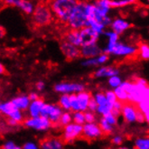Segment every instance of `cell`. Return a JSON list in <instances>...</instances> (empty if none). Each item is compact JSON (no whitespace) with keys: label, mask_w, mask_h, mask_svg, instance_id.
Masks as SVG:
<instances>
[{"label":"cell","mask_w":149,"mask_h":149,"mask_svg":"<svg viewBox=\"0 0 149 149\" xmlns=\"http://www.w3.org/2000/svg\"><path fill=\"white\" fill-rule=\"evenodd\" d=\"M120 86L127 93V101L137 104L143 100L149 99V88L146 80L138 78L134 81L121 82Z\"/></svg>","instance_id":"1"},{"label":"cell","mask_w":149,"mask_h":149,"mask_svg":"<svg viewBox=\"0 0 149 149\" xmlns=\"http://www.w3.org/2000/svg\"><path fill=\"white\" fill-rule=\"evenodd\" d=\"M79 0H51L49 7L57 21L62 24H67Z\"/></svg>","instance_id":"2"},{"label":"cell","mask_w":149,"mask_h":149,"mask_svg":"<svg viewBox=\"0 0 149 149\" xmlns=\"http://www.w3.org/2000/svg\"><path fill=\"white\" fill-rule=\"evenodd\" d=\"M86 5L87 2L79 0L74 11L69 17L68 22L66 24L70 29L80 30L81 28L87 25L88 14L86 10Z\"/></svg>","instance_id":"3"},{"label":"cell","mask_w":149,"mask_h":149,"mask_svg":"<svg viewBox=\"0 0 149 149\" xmlns=\"http://www.w3.org/2000/svg\"><path fill=\"white\" fill-rule=\"evenodd\" d=\"M52 20H54V15L49 5L45 3H39L33 8L32 13V22L36 27L47 26L52 22Z\"/></svg>","instance_id":"4"},{"label":"cell","mask_w":149,"mask_h":149,"mask_svg":"<svg viewBox=\"0 0 149 149\" xmlns=\"http://www.w3.org/2000/svg\"><path fill=\"white\" fill-rule=\"evenodd\" d=\"M62 113H63L62 108L58 106V105H54V104L45 103L41 109V115L48 118L52 125L58 124Z\"/></svg>","instance_id":"5"},{"label":"cell","mask_w":149,"mask_h":149,"mask_svg":"<svg viewBox=\"0 0 149 149\" xmlns=\"http://www.w3.org/2000/svg\"><path fill=\"white\" fill-rule=\"evenodd\" d=\"M82 135V125H79L76 123L68 125L63 127V140L64 143H72L75 139L81 137Z\"/></svg>","instance_id":"6"},{"label":"cell","mask_w":149,"mask_h":149,"mask_svg":"<svg viewBox=\"0 0 149 149\" xmlns=\"http://www.w3.org/2000/svg\"><path fill=\"white\" fill-rule=\"evenodd\" d=\"M24 125L27 127L33 128L36 130H42V131L47 130L52 126V122L49 120V118L42 115L36 117V118L31 117L30 118L26 119L24 122Z\"/></svg>","instance_id":"7"},{"label":"cell","mask_w":149,"mask_h":149,"mask_svg":"<svg viewBox=\"0 0 149 149\" xmlns=\"http://www.w3.org/2000/svg\"><path fill=\"white\" fill-rule=\"evenodd\" d=\"M81 38V47L96 43L99 40L100 34L93 30L90 26H84L79 30Z\"/></svg>","instance_id":"8"},{"label":"cell","mask_w":149,"mask_h":149,"mask_svg":"<svg viewBox=\"0 0 149 149\" xmlns=\"http://www.w3.org/2000/svg\"><path fill=\"white\" fill-rule=\"evenodd\" d=\"M109 54L117 56L133 57L137 54V49L132 45H127L118 41L110 49Z\"/></svg>","instance_id":"9"},{"label":"cell","mask_w":149,"mask_h":149,"mask_svg":"<svg viewBox=\"0 0 149 149\" xmlns=\"http://www.w3.org/2000/svg\"><path fill=\"white\" fill-rule=\"evenodd\" d=\"M60 48L67 60H75L81 57V49L65 40L61 41Z\"/></svg>","instance_id":"10"},{"label":"cell","mask_w":149,"mask_h":149,"mask_svg":"<svg viewBox=\"0 0 149 149\" xmlns=\"http://www.w3.org/2000/svg\"><path fill=\"white\" fill-rule=\"evenodd\" d=\"M81 136L86 139H97L103 136V132L100 125L92 122V123H86L84 126H82Z\"/></svg>","instance_id":"11"},{"label":"cell","mask_w":149,"mask_h":149,"mask_svg":"<svg viewBox=\"0 0 149 149\" xmlns=\"http://www.w3.org/2000/svg\"><path fill=\"white\" fill-rule=\"evenodd\" d=\"M136 111H137L136 104L131 103L129 101L123 102V105H122V108H121V114L123 115L124 119L127 123L136 122Z\"/></svg>","instance_id":"12"},{"label":"cell","mask_w":149,"mask_h":149,"mask_svg":"<svg viewBox=\"0 0 149 149\" xmlns=\"http://www.w3.org/2000/svg\"><path fill=\"white\" fill-rule=\"evenodd\" d=\"M54 91L63 94H72L84 91V86L79 83H58L54 86Z\"/></svg>","instance_id":"13"},{"label":"cell","mask_w":149,"mask_h":149,"mask_svg":"<svg viewBox=\"0 0 149 149\" xmlns=\"http://www.w3.org/2000/svg\"><path fill=\"white\" fill-rule=\"evenodd\" d=\"M5 3L11 6H16L26 15H32L33 11V5L29 0H5Z\"/></svg>","instance_id":"14"},{"label":"cell","mask_w":149,"mask_h":149,"mask_svg":"<svg viewBox=\"0 0 149 149\" xmlns=\"http://www.w3.org/2000/svg\"><path fill=\"white\" fill-rule=\"evenodd\" d=\"M100 54H101V49L97 45V42L81 47V56H82L85 59L96 57Z\"/></svg>","instance_id":"15"},{"label":"cell","mask_w":149,"mask_h":149,"mask_svg":"<svg viewBox=\"0 0 149 149\" xmlns=\"http://www.w3.org/2000/svg\"><path fill=\"white\" fill-rule=\"evenodd\" d=\"M64 142L58 137H48L41 142V148L43 149H61L63 147Z\"/></svg>","instance_id":"16"},{"label":"cell","mask_w":149,"mask_h":149,"mask_svg":"<svg viewBox=\"0 0 149 149\" xmlns=\"http://www.w3.org/2000/svg\"><path fill=\"white\" fill-rule=\"evenodd\" d=\"M110 25H111L112 31L117 33L118 36L121 33H123L125 31H127V29L131 27V24L127 21L122 18H117L115 20L111 21Z\"/></svg>","instance_id":"17"},{"label":"cell","mask_w":149,"mask_h":149,"mask_svg":"<svg viewBox=\"0 0 149 149\" xmlns=\"http://www.w3.org/2000/svg\"><path fill=\"white\" fill-rule=\"evenodd\" d=\"M63 40L72 43V45L78 47H81V38H80V32H79V30H74V29L68 30L67 32H65Z\"/></svg>","instance_id":"18"},{"label":"cell","mask_w":149,"mask_h":149,"mask_svg":"<svg viewBox=\"0 0 149 149\" xmlns=\"http://www.w3.org/2000/svg\"><path fill=\"white\" fill-rule=\"evenodd\" d=\"M76 97H77V100L79 102V106H80V110L86 111L87 107H88V103H89L90 100L91 99V93L81 91L80 92H77Z\"/></svg>","instance_id":"19"},{"label":"cell","mask_w":149,"mask_h":149,"mask_svg":"<svg viewBox=\"0 0 149 149\" xmlns=\"http://www.w3.org/2000/svg\"><path fill=\"white\" fill-rule=\"evenodd\" d=\"M45 104V101L41 99H37L33 101H31L29 104V114H30V117L32 118H36L41 115V109L42 107Z\"/></svg>","instance_id":"20"},{"label":"cell","mask_w":149,"mask_h":149,"mask_svg":"<svg viewBox=\"0 0 149 149\" xmlns=\"http://www.w3.org/2000/svg\"><path fill=\"white\" fill-rule=\"evenodd\" d=\"M111 8H122L136 4L138 0H105Z\"/></svg>","instance_id":"21"},{"label":"cell","mask_w":149,"mask_h":149,"mask_svg":"<svg viewBox=\"0 0 149 149\" xmlns=\"http://www.w3.org/2000/svg\"><path fill=\"white\" fill-rule=\"evenodd\" d=\"M15 106L20 109V110H25L27 109L30 104V100L27 96H20V97H16L12 100Z\"/></svg>","instance_id":"22"},{"label":"cell","mask_w":149,"mask_h":149,"mask_svg":"<svg viewBox=\"0 0 149 149\" xmlns=\"http://www.w3.org/2000/svg\"><path fill=\"white\" fill-rule=\"evenodd\" d=\"M118 70L114 69L111 67H101L95 72V77L101 78V77H110L112 75H118Z\"/></svg>","instance_id":"23"},{"label":"cell","mask_w":149,"mask_h":149,"mask_svg":"<svg viewBox=\"0 0 149 149\" xmlns=\"http://www.w3.org/2000/svg\"><path fill=\"white\" fill-rule=\"evenodd\" d=\"M86 26H90V27H91L93 30H95L100 34L103 33L105 28H106V26H105L103 24H101L100 22H99L98 20H96L94 17H89V18H88Z\"/></svg>","instance_id":"24"},{"label":"cell","mask_w":149,"mask_h":149,"mask_svg":"<svg viewBox=\"0 0 149 149\" xmlns=\"http://www.w3.org/2000/svg\"><path fill=\"white\" fill-rule=\"evenodd\" d=\"M136 106H137L138 109L145 115L146 121L148 122V120H149V99L143 100L142 101L137 103Z\"/></svg>","instance_id":"25"},{"label":"cell","mask_w":149,"mask_h":149,"mask_svg":"<svg viewBox=\"0 0 149 149\" xmlns=\"http://www.w3.org/2000/svg\"><path fill=\"white\" fill-rule=\"evenodd\" d=\"M15 109H17L12 101L6 102L3 104H0V112L3 113L4 115L8 116L11 112H13Z\"/></svg>","instance_id":"26"},{"label":"cell","mask_w":149,"mask_h":149,"mask_svg":"<svg viewBox=\"0 0 149 149\" xmlns=\"http://www.w3.org/2000/svg\"><path fill=\"white\" fill-rule=\"evenodd\" d=\"M100 127L102 130L103 132V135L105 136H108V135H110L113 131V126L110 125L109 122L105 119L104 118H102L100 119Z\"/></svg>","instance_id":"27"},{"label":"cell","mask_w":149,"mask_h":149,"mask_svg":"<svg viewBox=\"0 0 149 149\" xmlns=\"http://www.w3.org/2000/svg\"><path fill=\"white\" fill-rule=\"evenodd\" d=\"M114 93L116 94V96H117V99L118 100H120V101H122V102H126V101H127V91L122 88L120 85L119 86H118L117 88H114Z\"/></svg>","instance_id":"28"},{"label":"cell","mask_w":149,"mask_h":149,"mask_svg":"<svg viewBox=\"0 0 149 149\" xmlns=\"http://www.w3.org/2000/svg\"><path fill=\"white\" fill-rule=\"evenodd\" d=\"M59 106L62 108V109L70 110L71 109V100H70V96L67 94H63L60 98L59 100Z\"/></svg>","instance_id":"29"},{"label":"cell","mask_w":149,"mask_h":149,"mask_svg":"<svg viewBox=\"0 0 149 149\" xmlns=\"http://www.w3.org/2000/svg\"><path fill=\"white\" fill-rule=\"evenodd\" d=\"M94 100L95 101L97 102L98 106L99 107H103V106H107V105H109V106H111V105L108 102L107 99H106V96H105V93H101V92H99L95 95L94 97ZM112 107V106H111Z\"/></svg>","instance_id":"30"},{"label":"cell","mask_w":149,"mask_h":149,"mask_svg":"<svg viewBox=\"0 0 149 149\" xmlns=\"http://www.w3.org/2000/svg\"><path fill=\"white\" fill-rule=\"evenodd\" d=\"M72 120V116L71 114L69 112H64V113H62V115H61L58 124L61 127H64L68 125L69 123H71Z\"/></svg>","instance_id":"31"},{"label":"cell","mask_w":149,"mask_h":149,"mask_svg":"<svg viewBox=\"0 0 149 149\" xmlns=\"http://www.w3.org/2000/svg\"><path fill=\"white\" fill-rule=\"evenodd\" d=\"M73 121L74 123L76 124H79V125H83L85 124V118H84V112L83 111H74V114H73Z\"/></svg>","instance_id":"32"},{"label":"cell","mask_w":149,"mask_h":149,"mask_svg":"<svg viewBox=\"0 0 149 149\" xmlns=\"http://www.w3.org/2000/svg\"><path fill=\"white\" fill-rule=\"evenodd\" d=\"M138 52H139V54L142 59H144V60L149 59V46L147 43H145V42L142 43V45L139 46Z\"/></svg>","instance_id":"33"},{"label":"cell","mask_w":149,"mask_h":149,"mask_svg":"<svg viewBox=\"0 0 149 149\" xmlns=\"http://www.w3.org/2000/svg\"><path fill=\"white\" fill-rule=\"evenodd\" d=\"M136 147L138 149H148L149 139L148 138H138L136 140Z\"/></svg>","instance_id":"34"},{"label":"cell","mask_w":149,"mask_h":149,"mask_svg":"<svg viewBox=\"0 0 149 149\" xmlns=\"http://www.w3.org/2000/svg\"><path fill=\"white\" fill-rule=\"evenodd\" d=\"M8 117L11 118H13V119H15V121L18 122V123H20V122H22V121H23V119H24L23 114H22L21 110H20V109H15L13 112H11V113L9 114V115H8Z\"/></svg>","instance_id":"35"},{"label":"cell","mask_w":149,"mask_h":149,"mask_svg":"<svg viewBox=\"0 0 149 149\" xmlns=\"http://www.w3.org/2000/svg\"><path fill=\"white\" fill-rule=\"evenodd\" d=\"M70 96V100H71V109L73 111H79L80 110V106H79V102L77 100L76 93H72Z\"/></svg>","instance_id":"36"},{"label":"cell","mask_w":149,"mask_h":149,"mask_svg":"<svg viewBox=\"0 0 149 149\" xmlns=\"http://www.w3.org/2000/svg\"><path fill=\"white\" fill-rule=\"evenodd\" d=\"M109 84L112 87V88H117L118 86H119L121 84V79L118 76V75H112L110 77H109Z\"/></svg>","instance_id":"37"},{"label":"cell","mask_w":149,"mask_h":149,"mask_svg":"<svg viewBox=\"0 0 149 149\" xmlns=\"http://www.w3.org/2000/svg\"><path fill=\"white\" fill-rule=\"evenodd\" d=\"M105 96H106V99H107L108 102L111 105V106L114 104V102H115L118 100L116 94L114 93V91H106V93H105Z\"/></svg>","instance_id":"38"},{"label":"cell","mask_w":149,"mask_h":149,"mask_svg":"<svg viewBox=\"0 0 149 149\" xmlns=\"http://www.w3.org/2000/svg\"><path fill=\"white\" fill-rule=\"evenodd\" d=\"M84 118H85V123H92V122L96 121V116L92 111L85 112Z\"/></svg>","instance_id":"39"},{"label":"cell","mask_w":149,"mask_h":149,"mask_svg":"<svg viewBox=\"0 0 149 149\" xmlns=\"http://www.w3.org/2000/svg\"><path fill=\"white\" fill-rule=\"evenodd\" d=\"M103 118L106 119L109 123L110 124V125H112V126H115V125H117V122H118V120H117V118L113 115V114L111 113V112H109V113H108L107 115H105V116H103Z\"/></svg>","instance_id":"40"},{"label":"cell","mask_w":149,"mask_h":149,"mask_svg":"<svg viewBox=\"0 0 149 149\" xmlns=\"http://www.w3.org/2000/svg\"><path fill=\"white\" fill-rule=\"evenodd\" d=\"M82 65L83 66H96V65H99L98 63V61H97V58L96 57H93V58H89L87 59L86 61L82 63Z\"/></svg>","instance_id":"41"},{"label":"cell","mask_w":149,"mask_h":149,"mask_svg":"<svg viewBox=\"0 0 149 149\" xmlns=\"http://www.w3.org/2000/svg\"><path fill=\"white\" fill-rule=\"evenodd\" d=\"M97 108H98V104L97 102L95 101L94 98L91 97V99L90 100L89 103H88V107H87V109H89L90 111H97Z\"/></svg>","instance_id":"42"},{"label":"cell","mask_w":149,"mask_h":149,"mask_svg":"<svg viewBox=\"0 0 149 149\" xmlns=\"http://www.w3.org/2000/svg\"><path fill=\"white\" fill-rule=\"evenodd\" d=\"M4 149H20L19 146H16V145L12 142V141H8L6 142L4 146H3Z\"/></svg>","instance_id":"43"},{"label":"cell","mask_w":149,"mask_h":149,"mask_svg":"<svg viewBox=\"0 0 149 149\" xmlns=\"http://www.w3.org/2000/svg\"><path fill=\"white\" fill-rule=\"evenodd\" d=\"M145 115L144 114L140 111L137 108V111H136V121L139 122V123H143V122H145Z\"/></svg>","instance_id":"44"},{"label":"cell","mask_w":149,"mask_h":149,"mask_svg":"<svg viewBox=\"0 0 149 149\" xmlns=\"http://www.w3.org/2000/svg\"><path fill=\"white\" fill-rule=\"evenodd\" d=\"M123 142V138L120 136H116L112 138V143L115 145V146H120Z\"/></svg>","instance_id":"45"},{"label":"cell","mask_w":149,"mask_h":149,"mask_svg":"<svg viewBox=\"0 0 149 149\" xmlns=\"http://www.w3.org/2000/svg\"><path fill=\"white\" fill-rule=\"evenodd\" d=\"M24 149H37L38 146L36 144L33 143V142H28L24 146Z\"/></svg>","instance_id":"46"},{"label":"cell","mask_w":149,"mask_h":149,"mask_svg":"<svg viewBox=\"0 0 149 149\" xmlns=\"http://www.w3.org/2000/svg\"><path fill=\"white\" fill-rule=\"evenodd\" d=\"M7 124L9 125V126H12V127H15V126H17L19 123L17 121H15V119H13V118H8V119H7Z\"/></svg>","instance_id":"47"},{"label":"cell","mask_w":149,"mask_h":149,"mask_svg":"<svg viewBox=\"0 0 149 149\" xmlns=\"http://www.w3.org/2000/svg\"><path fill=\"white\" fill-rule=\"evenodd\" d=\"M28 98H29L30 101H33V100H36L39 99V96H38V94H36V93L32 92V93H30V95L28 96Z\"/></svg>","instance_id":"48"},{"label":"cell","mask_w":149,"mask_h":149,"mask_svg":"<svg viewBox=\"0 0 149 149\" xmlns=\"http://www.w3.org/2000/svg\"><path fill=\"white\" fill-rule=\"evenodd\" d=\"M36 89L38 91H42L43 89H45V83H43L42 81H38L36 83Z\"/></svg>","instance_id":"49"},{"label":"cell","mask_w":149,"mask_h":149,"mask_svg":"<svg viewBox=\"0 0 149 149\" xmlns=\"http://www.w3.org/2000/svg\"><path fill=\"white\" fill-rule=\"evenodd\" d=\"M5 36H6V31L2 26H0V39H2Z\"/></svg>","instance_id":"50"},{"label":"cell","mask_w":149,"mask_h":149,"mask_svg":"<svg viewBox=\"0 0 149 149\" xmlns=\"http://www.w3.org/2000/svg\"><path fill=\"white\" fill-rule=\"evenodd\" d=\"M5 73H6V69H5V67L3 66L2 63H0V75L5 74Z\"/></svg>","instance_id":"51"},{"label":"cell","mask_w":149,"mask_h":149,"mask_svg":"<svg viewBox=\"0 0 149 149\" xmlns=\"http://www.w3.org/2000/svg\"><path fill=\"white\" fill-rule=\"evenodd\" d=\"M81 1H85V2H88V1H91V0H81Z\"/></svg>","instance_id":"52"},{"label":"cell","mask_w":149,"mask_h":149,"mask_svg":"<svg viewBox=\"0 0 149 149\" xmlns=\"http://www.w3.org/2000/svg\"><path fill=\"white\" fill-rule=\"evenodd\" d=\"M0 114H1V112H0Z\"/></svg>","instance_id":"53"}]
</instances>
